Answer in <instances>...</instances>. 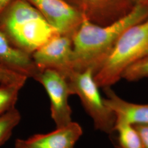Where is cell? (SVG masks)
Wrapping results in <instances>:
<instances>
[{"label": "cell", "mask_w": 148, "mask_h": 148, "mask_svg": "<svg viewBox=\"0 0 148 148\" xmlns=\"http://www.w3.org/2000/svg\"><path fill=\"white\" fill-rule=\"evenodd\" d=\"M148 18V1L136 4L130 12L110 24L99 25L85 19L72 37L74 71L92 70L95 74L128 27Z\"/></svg>", "instance_id": "1"}, {"label": "cell", "mask_w": 148, "mask_h": 148, "mask_svg": "<svg viewBox=\"0 0 148 148\" xmlns=\"http://www.w3.org/2000/svg\"><path fill=\"white\" fill-rule=\"evenodd\" d=\"M0 32L11 45L32 55L59 34L27 0H12L0 14Z\"/></svg>", "instance_id": "2"}, {"label": "cell", "mask_w": 148, "mask_h": 148, "mask_svg": "<svg viewBox=\"0 0 148 148\" xmlns=\"http://www.w3.org/2000/svg\"><path fill=\"white\" fill-rule=\"evenodd\" d=\"M148 54V18L126 29L105 63L95 74L99 88L111 87L125 70Z\"/></svg>", "instance_id": "3"}, {"label": "cell", "mask_w": 148, "mask_h": 148, "mask_svg": "<svg viewBox=\"0 0 148 148\" xmlns=\"http://www.w3.org/2000/svg\"><path fill=\"white\" fill-rule=\"evenodd\" d=\"M91 69L73 71L66 77L71 95H77L86 112L93 120L95 128L111 134L114 132L116 116L101 95Z\"/></svg>", "instance_id": "4"}, {"label": "cell", "mask_w": 148, "mask_h": 148, "mask_svg": "<svg viewBox=\"0 0 148 148\" xmlns=\"http://www.w3.org/2000/svg\"><path fill=\"white\" fill-rule=\"evenodd\" d=\"M34 79L44 87L50 101L52 119L56 127H63L72 122V110L69 98L71 95L66 78L57 71L46 69L40 71Z\"/></svg>", "instance_id": "5"}, {"label": "cell", "mask_w": 148, "mask_h": 148, "mask_svg": "<svg viewBox=\"0 0 148 148\" xmlns=\"http://www.w3.org/2000/svg\"><path fill=\"white\" fill-rule=\"evenodd\" d=\"M32 57L40 72L53 70L66 78L74 71L72 37L58 34L32 53Z\"/></svg>", "instance_id": "6"}, {"label": "cell", "mask_w": 148, "mask_h": 148, "mask_svg": "<svg viewBox=\"0 0 148 148\" xmlns=\"http://www.w3.org/2000/svg\"><path fill=\"white\" fill-rule=\"evenodd\" d=\"M60 34L73 37L85 18L65 0H27Z\"/></svg>", "instance_id": "7"}, {"label": "cell", "mask_w": 148, "mask_h": 148, "mask_svg": "<svg viewBox=\"0 0 148 148\" xmlns=\"http://www.w3.org/2000/svg\"><path fill=\"white\" fill-rule=\"evenodd\" d=\"M75 8L85 19L99 25H106L127 15L134 7L125 0H76Z\"/></svg>", "instance_id": "8"}, {"label": "cell", "mask_w": 148, "mask_h": 148, "mask_svg": "<svg viewBox=\"0 0 148 148\" xmlns=\"http://www.w3.org/2000/svg\"><path fill=\"white\" fill-rule=\"evenodd\" d=\"M82 133L79 124L72 121L51 132L35 134L24 140L30 148H73Z\"/></svg>", "instance_id": "9"}, {"label": "cell", "mask_w": 148, "mask_h": 148, "mask_svg": "<svg viewBox=\"0 0 148 148\" xmlns=\"http://www.w3.org/2000/svg\"><path fill=\"white\" fill-rule=\"evenodd\" d=\"M0 66L35 79L39 70L36 66L32 55L23 52L12 46L0 32Z\"/></svg>", "instance_id": "10"}, {"label": "cell", "mask_w": 148, "mask_h": 148, "mask_svg": "<svg viewBox=\"0 0 148 148\" xmlns=\"http://www.w3.org/2000/svg\"><path fill=\"white\" fill-rule=\"evenodd\" d=\"M104 101L115 115L116 120L126 122L132 125L148 124V104L133 103L122 99L111 87L104 88Z\"/></svg>", "instance_id": "11"}, {"label": "cell", "mask_w": 148, "mask_h": 148, "mask_svg": "<svg viewBox=\"0 0 148 148\" xmlns=\"http://www.w3.org/2000/svg\"><path fill=\"white\" fill-rule=\"evenodd\" d=\"M118 137V148H143L140 138L134 126L120 120H116L114 132Z\"/></svg>", "instance_id": "12"}, {"label": "cell", "mask_w": 148, "mask_h": 148, "mask_svg": "<svg viewBox=\"0 0 148 148\" xmlns=\"http://www.w3.org/2000/svg\"><path fill=\"white\" fill-rule=\"evenodd\" d=\"M25 84H0V115L16 108L21 88Z\"/></svg>", "instance_id": "13"}, {"label": "cell", "mask_w": 148, "mask_h": 148, "mask_svg": "<svg viewBox=\"0 0 148 148\" xmlns=\"http://www.w3.org/2000/svg\"><path fill=\"white\" fill-rule=\"evenodd\" d=\"M21 120V114L16 108L0 115V147L9 140Z\"/></svg>", "instance_id": "14"}, {"label": "cell", "mask_w": 148, "mask_h": 148, "mask_svg": "<svg viewBox=\"0 0 148 148\" xmlns=\"http://www.w3.org/2000/svg\"><path fill=\"white\" fill-rule=\"evenodd\" d=\"M148 77V54L129 66L122 75V79L129 82L137 81Z\"/></svg>", "instance_id": "15"}, {"label": "cell", "mask_w": 148, "mask_h": 148, "mask_svg": "<svg viewBox=\"0 0 148 148\" xmlns=\"http://www.w3.org/2000/svg\"><path fill=\"white\" fill-rule=\"evenodd\" d=\"M27 76L0 66V84H25Z\"/></svg>", "instance_id": "16"}, {"label": "cell", "mask_w": 148, "mask_h": 148, "mask_svg": "<svg viewBox=\"0 0 148 148\" xmlns=\"http://www.w3.org/2000/svg\"><path fill=\"white\" fill-rule=\"evenodd\" d=\"M137 132L143 148H148V124L133 125Z\"/></svg>", "instance_id": "17"}, {"label": "cell", "mask_w": 148, "mask_h": 148, "mask_svg": "<svg viewBox=\"0 0 148 148\" xmlns=\"http://www.w3.org/2000/svg\"><path fill=\"white\" fill-rule=\"evenodd\" d=\"M14 148H30L27 147L24 140L21 139H17L15 142Z\"/></svg>", "instance_id": "18"}, {"label": "cell", "mask_w": 148, "mask_h": 148, "mask_svg": "<svg viewBox=\"0 0 148 148\" xmlns=\"http://www.w3.org/2000/svg\"><path fill=\"white\" fill-rule=\"evenodd\" d=\"M12 0H0V14Z\"/></svg>", "instance_id": "19"}, {"label": "cell", "mask_w": 148, "mask_h": 148, "mask_svg": "<svg viewBox=\"0 0 148 148\" xmlns=\"http://www.w3.org/2000/svg\"><path fill=\"white\" fill-rule=\"evenodd\" d=\"M143 2V1H142V0H139V2Z\"/></svg>", "instance_id": "20"}, {"label": "cell", "mask_w": 148, "mask_h": 148, "mask_svg": "<svg viewBox=\"0 0 148 148\" xmlns=\"http://www.w3.org/2000/svg\"><path fill=\"white\" fill-rule=\"evenodd\" d=\"M116 148H117V147H116Z\"/></svg>", "instance_id": "21"}]
</instances>
